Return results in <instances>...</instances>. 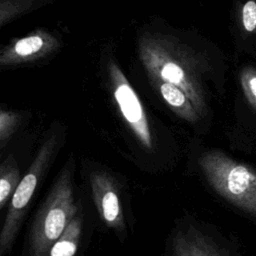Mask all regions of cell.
<instances>
[{
  "mask_svg": "<svg viewBox=\"0 0 256 256\" xmlns=\"http://www.w3.org/2000/svg\"><path fill=\"white\" fill-rule=\"evenodd\" d=\"M79 213L75 203L71 168L61 171L40 209L29 235V255L48 256L55 241Z\"/></svg>",
  "mask_w": 256,
  "mask_h": 256,
  "instance_id": "6da1fadb",
  "label": "cell"
},
{
  "mask_svg": "<svg viewBox=\"0 0 256 256\" xmlns=\"http://www.w3.org/2000/svg\"><path fill=\"white\" fill-rule=\"evenodd\" d=\"M199 165L218 195L256 217V170L217 150L204 153Z\"/></svg>",
  "mask_w": 256,
  "mask_h": 256,
  "instance_id": "7a4b0ae2",
  "label": "cell"
},
{
  "mask_svg": "<svg viewBox=\"0 0 256 256\" xmlns=\"http://www.w3.org/2000/svg\"><path fill=\"white\" fill-rule=\"evenodd\" d=\"M50 156L51 146L45 145L38 153L28 172L22 177L9 201L7 214L0 232V256H5L11 250Z\"/></svg>",
  "mask_w": 256,
  "mask_h": 256,
  "instance_id": "3957f363",
  "label": "cell"
},
{
  "mask_svg": "<svg viewBox=\"0 0 256 256\" xmlns=\"http://www.w3.org/2000/svg\"><path fill=\"white\" fill-rule=\"evenodd\" d=\"M144 60L147 67L160 80L173 84L185 92L193 106L200 110L203 108V98L201 96L199 84L190 68L180 64L178 60L168 55L163 48L158 45L148 46L143 50Z\"/></svg>",
  "mask_w": 256,
  "mask_h": 256,
  "instance_id": "277c9868",
  "label": "cell"
},
{
  "mask_svg": "<svg viewBox=\"0 0 256 256\" xmlns=\"http://www.w3.org/2000/svg\"><path fill=\"white\" fill-rule=\"evenodd\" d=\"M111 71L114 79V97L123 117L143 146L151 149L152 137L138 96L116 66H113Z\"/></svg>",
  "mask_w": 256,
  "mask_h": 256,
  "instance_id": "5b68a950",
  "label": "cell"
},
{
  "mask_svg": "<svg viewBox=\"0 0 256 256\" xmlns=\"http://www.w3.org/2000/svg\"><path fill=\"white\" fill-rule=\"evenodd\" d=\"M90 186L94 204L104 224L117 233L123 232L124 214L113 178L105 172H94L90 176Z\"/></svg>",
  "mask_w": 256,
  "mask_h": 256,
  "instance_id": "8992f818",
  "label": "cell"
},
{
  "mask_svg": "<svg viewBox=\"0 0 256 256\" xmlns=\"http://www.w3.org/2000/svg\"><path fill=\"white\" fill-rule=\"evenodd\" d=\"M171 256H229V252L207 235L190 228L175 236Z\"/></svg>",
  "mask_w": 256,
  "mask_h": 256,
  "instance_id": "52a82bcc",
  "label": "cell"
},
{
  "mask_svg": "<svg viewBox=\"0 0 256 256\" xmlns=\"http://www.w3.org/2000/svg\"><path fill=\"white\" fill-rule=\"evenodd\" d=\"M83 217L78 213L52 245L48 256H75L81 239Z\"/></svg>",
  "mask_w": 256,
  "mask_h": 256,
  "instance_id": "ba28073f",
  "label": "cell"
},
{
  "mask_svg": "<svg viewBox=\"0 0 256 256\" xmlns=\"http://www.w3.org/2000/svg\"><path fill=\"white\" fill-rule=\"evenodd\" d=\"M159 91L164 100L173 108L177 109V112L189 121H193L197 117L195 107L192 105L188 96L179 87L166 83L159 82Z\"/></svg>",
  "mask_w": 256,
  "mask_h": 256,
  "instance_id": "9c48e42d",
  "label": "cell"
},
{
  "mask_svg": "<svg viewBox=\"0 0 256 256\" xmlns=\"http://www.w3.org/2000/svg\"><path fill=\"white\" fill-rule=\"evenodd\" d=\"M20 172L12 159H7L0 168V209L11 200L20 181Z\"/></svg>",
  "mask_w": 256,
  "mask_h": 256,
  "instance_id": "30bf717a",
  "label": "cell"
},
{
  "mask_svg": "<svg viewBox=\"0 0 256 256\" xmlns=\"http://www.w3.org/2000/svg\"><path fill=\"white\" fill-rule=\"evenodd\" d=\"M45 45L44 39L40 35H31L18 40L12 50L11 54L20 58L30 57L39 53Z\"/></svg>",
  "mask_w": 256,
  "mask_h": 256,
  "instance_id": "8fae6325",
  "label": "cell"
},
{
  "mask_svg": "<svg viewBox=\"0 0 256 256\" xmlns=\"http://www.w3.org/2000/svg\"><path fill=\"white\" fill-rule=\"evenodd\" d=\"M240 84L249 105L256 110V69L246 67L240 73Z\"/></svg>",
  "mask_w": 256,
  "mask_h": 256,
  "instance_id": "7c38bea8",
  "label": "cell"
},
{
  "mask_svg": "<svg viewBox=\"0 0 256 256\" xmlns=\"http://www.w3.org/2000/svg\"><path fill=\"white\" fill-rule=\"evenodd\" d=\"M241 21L243 28L247 32L256 30V1L248 0L242 7Z\"/></svg>",
  "mask_w": 256,
  "mask_h": 256,
  "instance_id": "4fadbf2b",
  "label": "cell"
}]
</instances>
